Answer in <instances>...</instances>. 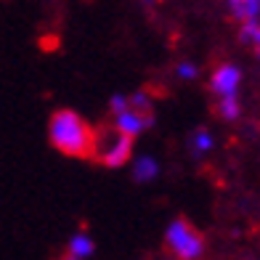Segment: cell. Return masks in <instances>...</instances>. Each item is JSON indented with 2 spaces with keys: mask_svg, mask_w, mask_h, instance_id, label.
Here are the masks:
<instances>
[{
  "mask_svg": "<svg viewBox=\"0 0 260 260\" xmlns=\"http://www.w3.org/2000/svg\"><path fill=\"white\" fill-rule=\"evenodd\" d=\"M239 38H242L244 45H252L255 56L260 58V21H257V19H252V21H242Z\"/></svg>",
  "mask_w": 260,
  "mask_h": 260,
  "instance_id": "obj_8",
  "label": "cell"
},
{
  "mask_svg": "<svg viewBox=\"0 0 260 260\" xmlns=\"http://www.w3.org/2000/svg\"><path fill=\"white\" fill-rule=\"evenodd\" d=\"M239 82H242L239 69L234 64H220L210 77V88H212V93H218V96H229V93L239 90Z\"/></svg>",
  "mask_w": 260,
  "mask_h": 260,
  "instance_id": "obj_5",
  "label": "cell"
},
{
  "mask_svg": "<svg viewBox=\"0 0 260 260\" xmlns=\"http://www.w3.org/2000/svg\"><path fill=\"white\" fill-rule=\"evenodd\" d=\"M93 250H96V244H93L90 236H85V234H75L72 239H69V244H67V257L82 260V257H90Z\"/></svg>",
  "mask_w": 260,
  "mask_h": 260,
  "instance_id": "obj_6",
  "label": "cell"
},
{
  "mask_svg": "<svg viewBox=\"0 0 260 260\" xmlns=\"http://www.w3.org/2000/svg\"><path fill=\"white\" fill-rule=\"evenodd\" d=\"M133 141L127 133H122L114 122L93 127V144H90V159H96L104 168H122L133 154Z\"/></svg>",
  "mask_w": 260,
  "mask_h": 260,
  "instance_id": "obj_2",
  "label": "cell"
},
{
  "mask_svg": "<svg viewBox=\"0 0 260 260\" xmlns=\"http://www.w3.org/2000/svg\"><path fill=\"white\" fill-rule=\"evenodd\" d=\"M157 162L151 159V157H141L136 165H133V178L138 183H146V181H154L157 178Z\"/></svg>",
  "mask_w": 260,
  "mask_h": 260,
  "instance_id": "obj_9",
  "label": "cell"
},
{
  "mask_svg": "<svg viewBox=\"0 0 260 260\" xmlns=\"http://www.w3.org/2000/svg\"><path fill=\"white\" fill-rule=\"evenodd\" d=\"M215 114L226 122H234L236 117L242 114V106H239V99L236 93H229V96H218V104H215Z\"/></svg>",
  "mask_w": 260,
  "mask_h": 260,
  "instance_id": "obj_7",
  "label": "cell"
},
{
  "mask_svg": "<svg viewBox=\"0 0 260 260\" xmlns=\"http://www.w3.org/2000/svg\"><path fill=\"white\" fill-rule=\"evenodd\" d=\"M151 122H154V114H151V109H138V106H125L122 112L114 114V125L122 130V133H127L130 138L141 136L146 127H151Z\"/></svg>",
  "mask_w": 260,
  "mask_h": 260,
  "instance_id": "obj_4",
  "label": "cell"
},
{
  "mask_svg": "<svg viewBox=\"0 0 260 260\" xmlns=\"http://www.w3.org/2000/svg\"><path fill=\"white\" fill-rule=\"evenodd\" d=\"M165 250L173 257L197 260V257L205 255V236L199 234V229L191 220L175 218L168 226V234H165Z\"/></svg>",
  "mask_w": 260,
  "mask_h": 260,
  "instance_id": "obj_3",
  "label": "cell"
},
{
  "mask_svg": "<svg viewBox=\"0 0 260 260\" xmlns=\"http://www.w3.org/2000/svg\"><path fill=\"white\" fill-rule=\"evenodd\" d=\"M175 75H178L181 80H194V77H197V67H194V64H178Z\"/></svg>",
  "mask_w": 260,
  "mask_h": 260,
  "instance_id": "obj_11",
  "label": "cell"
},
{
  "mask_svg": "<svg viewBox=\"0 0 260 260\" xmlns=\"http://www.w3.org/2000/svg\"><path fill=\"white\" fill-rule=\"evenodd\" d=\"M191 149L194 154H205V151L212 149V136L207 133V130H197V133L191 136Z\"/></svg>",
  "mask_w": 260,
  "mask_h": 260,
  "instance_id": "obj_10",
  "label": "cell"
},
{
  "mask_svg": "<svg viewBox=\"0 0 260 260\" xmlns=\"http://www.w3.org/2000/svg\"><path fill=\"white\" fill-rule=\"evenodd\" d=\"M141 3H146V6H154V3H157V0H141Z\"/></svg>",
  "mask_w": 260,
  "mask_h": 260,
  "instance_id": "obj_13",
  "label": "cell"
},
{
  "mask_svg": "<svg viewBox=\"0 0 260 260\" xmlns=\"http://www.w3.org/2000/svg\"><path fill=\"white\" fill-rule=\"evenodd\" d=\"M48 138L53 149H58L67 157L75 159H90V144H93V127L72 109H58L48 120Z\"/></svg>",
  "mask_w": 260,
  "mask_h": 260,
  "instance_id": "obj_1",
  "label": "cell"
},
{
  "mask_svg": "<svg viewBox=\"0 0 260 260\" xmlns=\"http://www.w3.org/2000/svg\"><path fill=\"white\" fill-rule=\"evenodd\" d=\"M127 106V96H122V93H117V96H112V101H109V109L117 114V112H122Z\"/></svg>",
  "mask_w": 260,
  "mask_h": 260,
  "instance_id": "obj_12",
  "label": "cell"
}]
</instances>
